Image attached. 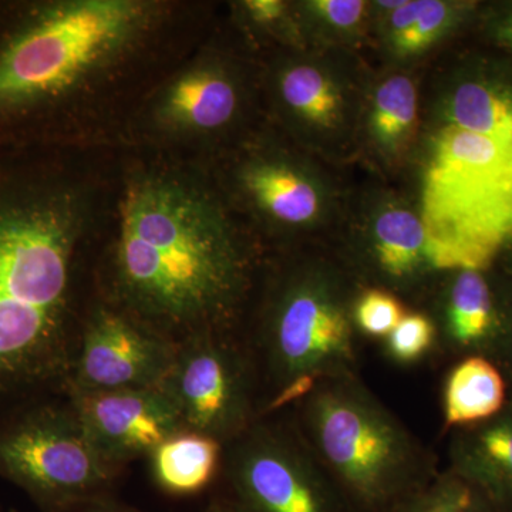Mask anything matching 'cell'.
<instances>
[{"mask_svg":"<svg viewBox=\"0 0 512 512\" xmlns=\"http://www.w3.org/2000/svg\"><path fill=\"white\" fill-rule=\"evenodd\" d=\"M404 3L406 2H403V0H399V2H379V5L382 6V8L384 9H392L393 12V10L399 9L400 6H403Z\"/></svg>","mask_w":512,"mask_h":512,"instance_id":"cell-33","label":"cell"},{"mask_svg":"<svg viewBox=\"0 0 512 512\" xmlns=\"http://www.w3.org/2000/svg\"><path fill=\"white\" fill-rule=\"evenodd\" d=\"M512 164V144L480 136L456 126L441 131L431 165L441 173L470 175L494 173Z\"/></svg>","mask_w":512,"mask_h":512,"instance_id":"cell-19","label":"cell"},{"mask_svg":"<svg viewBox=\"0 0 512 512\" xmlns=\"http://www.w3.org/2000/svg\"><path fill=\"white\" fill-rule=\"evenodd\" d=\"M70 407L99 456L117 471L184 430L160 387L76 394Z\"/></svg>","mask_w":512,"mask_h":512,"instance_id":"cell-11","label":"cell"},{"mask_svg":"<svg viewBox=\"0 0 512 512\" xmlns=\"http://www.w3.org/2000/svg\"><path fill=\"white\" fill-rule=\"evenodd\" d=\"M205 512H237L232 508V505L225 500L224 497L214 498L211 500V503L208 504L207 510Z\"/></svg>","mask_w":512,"mask_h":512,"instance_id":"cell-31","label":"cell"},{"mask_svg":"<svg viewBox=\"0 0 512 512\" xmlns=\"http://www.w3.org/2000/svg\"><path fill=\"white\" fill-rule=\"evenodd\" d=\"M366 3L362 0H316L311 9L336 28L356 26L365 15Z\"/></svg>","mask_w":512,"mask_h":512,"instance_id":"cell-27","label":"cell"},{"mask_svg":"<svg viewBox=\"0 0 512 512\" xmlns=\"http://www.w3.org/2000/svg\"><path fill=\"white\" fill-rule=\"evenodd\" d=\"M500 37L503 42L507 43V45L512 46V15L510 18L505 20L503 26L500 28Z\"/></svg>","mask_w":512,"mask_h":512,"instance_id":"cell-32","label":"cell"},{"mask_svg":"<svg viewBox=\"0 0 512 512\" xmlns=\"http://www.w3.org/2000/svg\"><path fill=\"white\" fill-rule=\"evenodd\" d=\"M221 471L237 512H352L292 420H256L224 446Z\"/></svg>","mask_w":512,"mask_h":512,"instance_id":"cell-7","label":"cell"},{"mask_svg":"<svg viewBox=\"0 0 512 512\" xmlns=\"http://www.w3.org/2000/svg\"><path fill=\"white\" fill-rule=\"evenodd\" d=\"M177 345L119 306H99L84 325L67 372L70 396L160 387Z\"/></svg>","mask_w":512,"mask_h":512,"instance_id":"cell-10","label":"cell"},{"mask_svg":"<svg viewBox=\"0 0 512 512\" xmlns=\"http://www.w3.org/2000/svg\"><path fill=\"white\" fill-rule=\"evenodd\" d=\"M497 366L500 367L501 372L507 380L508 396L512 400V338L505 349L504 355L498 360Z\"/></svg>","mask_w":512,"mask_h":512,"instance_id":"cell-30","label":"cell"},{"mask_svg":"<svg viewBox=\"0 0 512 512\" xmlns=\"http://www.w3.org/2000/svg\"><path fill=\"white\" fill-rule=\"evenodd\" d=\"M119 222L116 306L175 342L224 332L248 261L210 194L188 175L148 171L128 183Z\"/></svg>","mask_w":512,"mask_h":512,"instance_id":"cell-1","label":"cell"},{"mask_svg":"<svg viewBox=\"0 0 512 512\" xmlns=\"http://www.w3.org/2000/svg\"><path fill=\"white\" fill-rule=\"evenodd\" d=\"M417 120V93L412 80L394 76L377 89L372 131L386 148H397L413 133Z\"/></svg>","mask_w":512,"mask_h":512,"instance_id":"cell-22","label":"cell"},{"mask_svg":"<svg viewBox=\"0 0 512 512\" xmlns=\"http://www.w3.org/2000/svg\"><path fill=\"white\" fill-rule=\"evenodd\" d=\"M72 512H141L136 508L127 507V505L114 503L109 498H100V500L93 501L83 505V507L76 508Z\"/></svg>","mask_w":512,"mask_h":512,"instance_id":"cell-29","label":"cell"},{"mask_svg":"<svg viewBox=\"0 0 512 512\" xmlns=\"http://www.w3.org/2000/svg\"><path fill=\"white\" fill-rule=\"evenodd\" d=\"M291 407L352 512H392L439 473L433 453L357 373L322 380Z\"/></svg>","mask_w":512,"mask_h":512,"instance_id":"cell-3","label":"cell"},{"mask_svg":"<svg viewBox=\"0 0 512 512\" xmlns=\"http://www.w3.org/2000/svg\"><path fill=\"white\" fill-rule=\"evenodd\" d=\"M238 106V87L227 70L201 60L165 84L154 100L151 119L165 136L202 137L228 126Z\"/></svg>","mask_w":512,"mask_h":512,"instance_id":"cell-12","label":"cell"},{"mask_svg":"<svg viewBox=\"0 0 512 512\" xmlns=\"http://www.w3.org/2000/svg\"><path fill=\"white\" fill-rule=\"evenodd\" d=\"M373 256L377 269L392 282L410 281L424 266L434 268L423 221L403 208L384 211L377 218Z\"/></svg>","mask_w":512,"mask_h":512,"instance_id":"cell-18","label":"cell"},{"mask_svg":"<svg viewBox=\"0 0 512 512\" xmlns=\"http://www.w3.org/2000/svg\"><path fill=\"white\" fill-rule=\"evenodd\" d=\"M424 228L436 269L490 268L512 241V164L456 175L430 168Z\"/></svg>","mask_w":512,"mask_h":512,"instance_id":"cell-9","label":"cell"},{"mask_svg":"<svg viewBox=\"0 0 512 512\" xmlns=\"http://www.w3.org/2000/svg\"><path fill=\"white\" fill-rule=\"evenodd\" d=\"M450 20V9L439 0H423L420 15L412 28L393 37V45L400 55L423 52L444 32Z\"/></svg>","mask_w":512,"mask_h":512,"instance_id":"cell-26","label":"cell"},{"mask_svg":"<svg viewBox=\"0 0 512 512\" xmlns=\"http://www.w3.org/2000/svg\"><path fill=\"white\" fill-rule=\"evenodd\" d=\"M244 5L249 18L258 25H272L284 16L286 9L281 0H248Z\"/></svg>","mask_w":512,"mask_h":512,"instance_id":"cell-28","label":"cell"},{"mask_svg":"<svg viewBox=\"0 0 512 512\" xmlns=\"http://www.w3.org/2000/svg\"><path fill=\"white\" fill-rule=\"evenodd\" d=\"M510 400L500 367L485 357L457 360L443 389L444 429L474 426L497 416Z\"/></svg>","mask_w":512,"mask_h":512,"instance_id":"cell-15","label":"cell"},{"mask_svg":"<svg viewBox=\"0 0 512 512\" xmlns=\"http://www.w3.org/2000/svg\"><path fill=\"white\" fill-rule=\"evenodd\" d=\"M239 180L252 204L272 221L303 225L318 215V191L301 173L282 161L249 163Z\"/></svg>","mask_w":512,"mask_h":512,"instance_id":"cell-16","label":"cell"},{"mask_svg":"<svg viewBox=\"0 0 512 512\" xmlns=\"http://www.w3.org/2000/svg\"><path fill=\"white\" fill-rule=\"evenodd\" d=\"M72 407L30 410L0 430V476L45 512H72L106 498L116 476Z\"/></svg>","mask_w":512,"mask_h":512,"instance_id":"cell-6","label":"cell"},{"mask_svg":"<svg viewBox=\"0 0 512 512\" xmlns=\"http://www.w3.org/2000/svg\"><path fill=\"white\" fill-rule=\"evenodd\" d=\"M451 431L448 468L477 488L495 512H512V400L490 420Z\"/></svg>","mask_w":512,"mask_h":512,"instance_id":"cell-14","label":"cell"},{"mask_svg":"<svg viewBox=\"0 0 512 512\" xmlns=\"http://www.w3.org/2000/svg\"><path fill=\"white\" fill-rule=\"evenodd\" d=\"M453 126L512 144V97L483 83H464L450 103Z\"/></svg>","mask_w":512,"mask_h":512,"instance_id":"cell-21","label":"cell"},{"mask_svg":"<svg viewBox=\"0 0 512 512\" xmlns=\"http://www.w3.org/2000/svg\"><path fill=\"white\" fill-rule=\"evenodd\" d=\"M258 370L251 350L224 332L180 340L160 389L173 403L184 430L227 446L261 419Z\"/></svg>","mask_w":512,"mask_h":512,"instance_id":"cell-8","label":"cell"},{"mask_svg":"<svg viewBox=\"0 0 512 512\" xmlns=\"http://www.w3.org/2000/svg\"><path fill=\"white\" fill-rule=\"evenodd\" d=\"M156 18L138 0H72L43 10L0 50V111L56 100L106 72Z\"/></svg>","mask_w":512,"mask_h":512,"instance_id":"cell-4","label":"cell"},{"mask_svg":"<svg viewBox=\"0 0 512 512\" xmlns=\"http://www.w3.org/2000/svg\"><path fill=\"white\" fill-rule=\"evenodd\" d=\"M392 512H495L477 488L450 468L439 470L429 483Z\"/></svg>","mask_w":512,"mask_h":512,"instance_id":"cell-23","label":"cell"},{"mask_svg":"<svg viewBox=\"0 0 512 512\" xmlns=\"http://www.w3.org/2000/svg\"><path fill=\"white\" fill-rule=\"evenodd\" d=\"M9 512H18V511H16V510H10Z\"/></svg>","mask_w":512,"mask_h":512,"instance_id":"cell-34","label":"cell"},{"mask_svg":"<svg viewBox=\"0 0 512 512\" xmlns=\"http://www.w3.org/2000/svg\"><path fill=\"white\" fill-rule=\"evenodd\" d=\"M402 302L380 288L367 289L353 306V322L369 338H387L406 316Z\"/></svg>","mask_w":512,"mask_h":512,"instance_id":"cell-25","label":"cell"},{"mask_svg":"<svg viewBox=\"0 0 512 512\" xmlns=\"http://www.w3.org/2000/svg\"><path fill=\"white\" fill-rule=\"evenodd\" d=\"M285 106L313 126L333 127L342 114V97L335 84L316 67L295 64L279 76Z\"/></svg>","mask_w":512,"mask_h":512,"instance_id":"cell-20","label":"cell"},{"mask_svg":"<svg viewBox=\"0 0 512 512\" xmlns=\"http://www.w3.org/2000/svg\"><path fill=\"white\" fill-rule=\"evenodd\" d=\"M83 222L70 192L0 205V390L69 372L67 309Z\"/></svg>","mask_w":512,"mask_h":512,"instance_id":"cell-2","label":"cell"},{"mask_svg":"<svg viewBox=\"0 0 512 512\" xmlns=\"http://www.w3.org/2000/svg\"><path fill=\"white\" fill-rule=\"evenodd\" d=\"M437 349V330L424 313H406L386 338V352L399 365H413Z\"/></svg>","mask_w":512,"mask_h":512,"instance_id":"cell-24","label":"cell"},{"mask_svg":"<svg viewBox=\"0 0 512 512\" xmlns=\"http://www.w3.org/2000/svg\"><path fill=\"white\" fill-rule=\"evenodd\" d=\"M353 311L325 276L303 275L269 308L252 357L266 396L262 417L292 406L322 380L357 373Z\"/></svg>","mask_w":512,"mask_h":512,"instance_id":"cell-5","label":"cell"},{"mask_svg":"<svg viewBox=\"0 0 512 512\" xmlns=\"http://www.w3.org/2000/svg\"><path fill=\"white\" fill-rule=\"evenodd\" d=\"M151 473L164 493L185 497L201 493L222 468L224 444L183 430L163 441L150 454Z\"/></svg>","mask_w":512,"mask_h":512,"instance_id":"cell-17","label":"cell"},{"mask_svg":"<svg viewBox=\"0 0 512 512\" xmlns=\"http://www.w3.org/2000/svg\"><path fill=\"white\" fill-rule=\"evenodd\" d=\"M448 288L443 319L437 330V350L456 360L480 356L497 365L512 338L495 305L493 288L480 269H456Z\"/></svg>","mask_w":512,"mask_h":512,"instance_id":"cell-13","label":"cell"}]
</instances>
